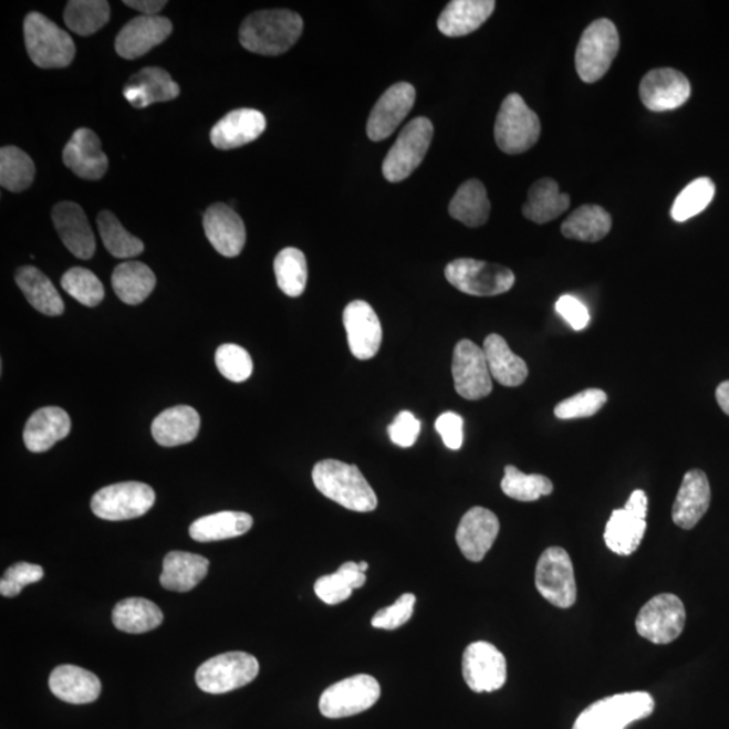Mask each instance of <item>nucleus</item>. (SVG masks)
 Masks as SVG:
<instances>
[{
    "instance_id": "obj_1",
    "label": "nucleus",
    "mask_w": 729,
    "mask_h": 729,
    "mask_svg": "<svg viewBox=\"0 0 729 729\" xmlns=\"http://www.w3.org/2000/svg\"><path fill=\"white\" fill-rule=\"evenodd\" d=\"M303 33L302 17L291 10L253 12L240 29L241 45L262 56H279L296 44Z\"/></svg>"
},
{
    "instance_id": "obj_2",
    "label": "nucleus",
    "mask_w": 729,
    "mask_h": 729,
    "mask_svg": "<svg viewBox=\"0 0 729 729\" xmlns=\"http://www.w3.org/2000/svg\"><path fill=\"white\" fill-rule=\"evenodd\" d=\"M312 481L323 496L354 512H372L378 504L375 490L355 465L324 459L312 470Z\"/></svg>"
},
{
    "instance_id": "obj_3",
    "label": "nucleus",
    "mask_w": 729,
    "mask_h": 729,
    "mask_svg": "<svg viewBox=\"0 0 729 729\" xmlns=\"http://www.w3.org/2000/svg\"><path fill=\"white\" fill-rule=\"evenodd\" d=\"M24 45L40 69H65L75 59V42L65 30L40 12H30L23 23Z\"/></svg>"
},
{
    "instance_id": "obj_4",
    "label": "nucleus",
    "mask_w": 729,
    "mask_h": 729,
    "mask_svg": "<svg viewBox=\"0 0 729 729\" xmlns=\"http://www.w3.org/2000/svg\"><path fill=\"white\" fill-rule=\"evenodd\" d=\"M655 707L646 691L605 697L582 710L573 729H626L634 721L648 718Z\"/></svg>"
},
{
    "instance_id": "obj_5",
    "label": "nucleus",
    "mask_w": 729,
    "mask_h": 729,
    "mask_svg": "<svg viewBox=\"0 0 729 729\" xmlns=\"http://www.w3.org/2000/svg\"><path fill=\"white\" fill-rule=\"evenodd\" d=\"M621 48V39L615 23L605 20L594 21L582 33L575 52V70L582 82L596 83L610 71Z\"/></svg>"
},
{
    "instance_id": "obj_6",
    "label": "nucleus",
    "mask_w": 729,
    "mask_h": 729,
    "mask_svg": "<svg viewBox=\"0 0 729 729\" xmlns=\"http://www.w3.org/2000/svg\"><path fill=\"white\" fill-rule=\"evenodd\" d=\"M541 137V121L518 94L508 95L502 102L494 125V139L507 155H520L530 150Z\"/></svg>"
},
{
    "instance_id": "obj_7",
    "label": "nucleus",
    "mask_w": 729,
    "mask_h": 729,
    "mask_svg": "<svg viewBox=\"0 0 729 729\" xmlns=\"http://www.w3.org/2000/svg\"><path fill=\"white\" fill-rule=\"evenodd\" d=\"M445 275L458 291L479 298L502 295L511 290L517 280L511 269L473 259L450 262Z\"/></svg>"
},
{
    "instance_id": "obj_8",
    "label": "nucleus",
    "mask_w": 729,
    "mask_h": 729,
    "mask_svg": "<svg viewBox=\"0 0 729 729\" xmlns=\"http://www.w3.org/2000/svg\"><path fill=\"white\" fill-rule=\"evenodd\" d=\"M259 671L260 664L253 655L232 652L206 660L195 678L206 694L223 695L243 688L259 676Z\"/></svg>"
},
{
    "instance_id": "obj_9",
    "label": "nucleus",
    "mask_w": 729,
    "mask_h": 729,
    "mask_svg": "<svg viewBox=\"0 0 729 729\" xmlns=\"http://www.w3.org/2000/svg\"><path fill=\"white\" fill-rule=\"evenodd\" d=\"M434 126L426 116H419L403 128L399 138L388 152L383 164L385 179L400 183L414 174L430 149Z\"/></svg>"
},
{
    "instance_id": "obj_10",
    "label": "nucleus",
    "mask_w": 729,
    "mask_h": 729,
    "mask_svg": "<svg viewBox=\"0 0 729 729\" xmlns=\"http://www.w3.org/2000/svg\"><path fill=\"white\" fill-rule=\"evenodd\" d=\"M156 501V493L144 482L113 483L96 492L91 500V510L97 518L121 522L143 517Z\"/></svg>"
},
{
    "instance_id": "obj_11",
    "label": "nucleus",
    "mask_w": 729,
    "mask_h": 729,
    "mask_svg": "<svg viewBox=\"0 0 729 729\" xmlns=\"http://www.w3.org/2000/svg\"><path fill=\"white\" fill-rule=\"evenodd\" d=\"M382 688L375 677L367 674L342 679L323 691L321 714L329 719L351 718L365 712L378 701Z\"/></svg>"
},
{
    "instance_id": "obj_12",
    "label": "nucleus",
    "mask_w": 729,
    "mask_h": 729,
    "mask_svg": "<svg viewBox=\"0 0 729 729\" xmlns=\"http://www.w3.org/2000/svg\"><path fill=\"white\" fill-rule=\"evenodd\" d=\"M685 622L681 600L676 594L662 593L643 606L635 626L642 638L654 645H669L683 634Z\"/></svg>"
},
{
    "instance_id": "obj_13",
    "label": "nucleus",
    "mask_w": 729,
    "mask_h": 729,
    "mask_svg": "<svg viewBox=\"0 0 729 729\" xmlns=\"http://www.w3.org/2000/svg\"><path fill=\"white\" fill-rule=\"evenodd\" d=\"M535 585L550 604L570 608L577 600L573 562L566 550L550 548L538 561Z\"/></svg>"
},
{
    "instance_id": "obj_14",
    "label": "nucleus",
    "mask_w": 729,
    "mask_h": 729,
    "mask_svg": "<svg viewBox=\"0 0 729 729\" xmlns=\"http://www.w3.org/2000/svg\"><path fill=\"white\" fill-rule=\"evenodd\" d=\"M452 378L457 394L467 400H481L493 389L486 353L475 342L462 340L452 354Z\"/></svg>"
},
{
    "instance_id": "obj_15",
    "label": "nucleus",
    "mask_w": 729,
    "mask_h": 729,
    "mask_svg": "<svg viewBox=\"0 0 729 729\" xmlns=\"http://www.w3.org/2000/svg\"><path fill=\"white\" fill-rule=\"evenodd\" d=\"M462 674L476 694L499 690L507 683L506 657L488 642L471 643L464 653Z\"/></svg>"
},
{
    "instance_id": "obj_16",
    "label": "nucleus",
    "mask_w": 729,
    "mask_h": 729,
    "mask_svg": "<svg viewBox=\"0 0 729 729\" xmlns=\"http://www.w3.org/2000/svg\"><path fill=\"white\" fill-rule=\"evenodd\" d=\"M639 95L649 112L665 113L684 106L689 101L691 87L684 73L659 69L649 71L642 79Z\"/></svg>"
},
{
    "instance_id": "obj_17",
    "label": "nucleus",
    "mask_w": 729,
    "mask_h": 729,
    "mask_svg": "<svg viewBox=\"0 0 729 729\" xmlns=\"http://www.w3.org/2000/svg\"><path fill=\"white\" fill-rule=\"evenodd\" d=\"M348 347L355 358L371 360L383 342V329L375 310L364 300H354L343 311Z\"/></svg>"
},
{
    "instance_id": "obj_18",
    "label": "nucleus",
    "mask_w": 729,
    "mask_h": 729,
    "mask_svg": "<svg viewBox=\"0 0 729 729\" xmlns=\"http://www.w3.org/2000/svg\"><path fill=\"white\" fill-rule=\"evenodd\" d=\"M416 91L413 84L397 83L384 92L367 119V137L383 140L392 136L414 107Z\"/></svg>"
},
{
    "instance_id": "obj_19",
    "label": "nucleus",
    "mask_w": 729,
    "mask_h": 729,
    "mask_svg": "<svg viewBox=\"0 0 729 729\" xmlns=\"http://www.w3.org/2000/svg\"><path fill=\"white\" fill-rule=\"evenodd\" d=\"M174 30L165 17L140 15L122 28L115 40V51L121 58L136 60L160 45Z\"/></svg>"
},
{
    "instance_id": "obj_20",
    "label": "nucleus",
    "mask_w": 729,
    "mask_h": 729,
    "mask_svg": "<svg viewBox=\"0 0 729 729\" xmlns=\"http://www.w3.org/2000/svg\"><path fill=\"white\" fill-rule=\"evenodd\" d=\"M499 531L498 517L487 508L475 507L459 522L456 541L465 559L480 562L493 546Z\"/></svg>"
},
{
    "instance_id": "obj_21",
    "label": "nucleus",
    "mask_w": 729,
    "mask_h": 729,
    "mask_svg": "<svg viewBox=\"0 0 729 729\" xmlns=\"http://www.w3.org/2000/svg\"><path fill=\"white\" fill-rule=\"evenodd\" d=\"M204 228L207 240L214 249L225 257H237L247 243V229L243 220L231 208L225 204L208 207L204 218Z\"/></svg>"
},
{
    "instance_id": "obj_22",
    "label": "nucleus",
    "mask_w": 729,
    "mask_h": 729,
    "mask_svg": "<svg viewBox=\"0 0 729 729\" xmlns=\"http://www.w3.org/2000/svg\"><path fill=\"white\" fill-rule=\"evenodd\" d=\"M54 228L65 248L77 259L90 260L95 254L96 241L83 208L73 201H61L52 211Z\"/></svg>"
},
{
    "instance_id": "obj_23",
    "label": "nucleus",
    "mask_w": 729,
    "mask_h": 729,
    "mask_svg": "<svg viewBox=\"0 0 729 729\" xmlns=\"http://www.w3.org/2000/svg\"><path fill=\"white\" fill-rule=\"evenodd\" d=\"M63 162L66 168L85 180H100L108 168L100 137L90 128H79L65 145Z\"/></svg>"
},
{
    "instance_id": "obj_24",
    "label": "nucleus",
    "mask_w": 729,
    "mask_h": 729,
    "mask_svg": "<svg viewBox=\"0 0 729 729\" xmlns=\"http://www.w3.org/2000/svg\"><path fill=\"white\" fill-rule=\"evenodd\" d=\"M267 128V118L251 108L235 110L212 127L210 139L220 150L241 148L253 143Z\"/></svg>"
},
{
    "instance_id": "obj_25",
    "label": "nucleus",
    "mask_w": 729,
    "mask_h": 729,
    "mask_svg": "<svg viewBox=\"0 0 729 729\" xmlns=\"http://www.w3.org/2000/svg\"><path fill=\"white\" fill-rule=\"evenodd\" d=\"M710 504V486L702 470H690L685 475L681 488L673 506V522L684 530L695 529Z\"/></svg>"
},
{
    "instance_id": "obj_26",
    "label": "nucleus",
    "mask_w": 729,
    "mask_h": 729,
    "mask_svg": "<svg viewBox=\"0 0 729 729\" xmlns=\"http://www.w3.org/2000/svg\"><path fill=\"white\" fill-rule=\"evenodd\" d=\"M180 95V87L167 71L149 66L140 70L125 85L124 96L136 108H145L153 103L169 102Z\"/></svg>"
},
{
    "instance_id": "obj_27",
    "label": "nucleus",
    "mask_w": 729,
    "mask_h": 729,
    "mask_svg": "<svg viewBox=\"0 0 729 729\" xmlns=\"http://www.w3.org/2000/svg\"><path fill=\"white\" fill-rule=\"evenodd\" d=\"M72 421L70 415L60 407H44L30 416L23 430V442L32 452L52 449L59 440L69 437Z\"/></svg>"
},
{
    "instance_id": "obj_28",
    "label": "nucleus",
    "mask_w": 729,
    "mask_h": 729,
    "mask_svg": "<svg viewBox=\"0 0 729 729\" xmlns=\"http://www.w3.org/2000/svg\"><path fill=\"white\" fill-rule=\"evenodd\" d=\"M49 688L61 701L90 704L100 698L102 691L101 679L94 673L73 665L56 667L49 677Z\"/></svg>"
},
{
    "instance_id": "obj_29",
    "label": "nucleus",
    "mask_w": 729,
    "mask_h": 729,
    "mask_svg": "<svg viewBox=\"0 0 729 729\" xmlns=\"http://www.w3.org/2000/svg\"><path fill=\"white\" fill-rule=\"evenodd\" d=\"M493 0H452L438 18L439 32L464 37L479 30L493 14Z\"/></svg>"
},
{
    "instance_id": "obj_30",
    "label": "nucleus",
    "mask_w": 729,
    "mask_h": 729,
    "mask_svg": "<svg viewBox=\"0 0 729 729\" xmlns=\"http://www.w3.org/2000/svg\"><path fill=\"white\" fill-rule=\"evenodd\" d=\"M200 430L198 410L189 406L165 409L153 420L152 435L164 447H175L192 442Z\"/></svg>"
},
{
    "instance_id": "obj_31",
    "label": "nucleus",
    "mask_w": 729,
    "mask_h": 729,
    "mask_svg": "<svg viewBox=\"0 0 729 729\" xmlns=\"http://www.w3.org/2000/svg\"><path fill=\"white\" fill-rule=\"evenodd\" d=\"M210 567L205 556L186 553V551H170L164 559L162 585L171 592H189L206 579Z\"/></svg>"
},
{
    "instance_id": "obj_32",
    "label": "nucleus",
    "mask_w": 729,
    "mask_h": 729,
    "mask_svg": "<svg viewBox=\"0 0 729 729\" xmlns=\"http://www.w3.org/2000/svg\"><path fill=\"white\" fill-rule=\"evenodd\" d=\"M482 351L486 353L490 376L500 385L513 388L525 382L529 376V367L524 360L511 351L502 336L488 335Z\"/></svg>"
},
{
    "instance_id": "obj_33",
    "label": "nucleus",
    "mask_w": 729,
    "mask_h": 729,
    "mask_svg": "<svg viewBox=\"0 0 729 729\" xmlns=\"http://www.w3.org/2000/svg\"><path fill=\"white\" fill-rule=\"evenodd\" d=\"M569 207L570 196L560 191L559 183L546 177L532 184L523 216L531 222L544 225L559 218Z\"/></svg>"
},
{
    "instance_id": "obj_34",
    "label": "nucleus",
    "mask_w": 729,
    "mask_h": 729,
    "mask_svg": "<svg viewBox=\"0 0 729 729\" xmlns=\"http://www.w3.org/2000/svg\"><path fill=\"white\" fill-rule=\"evenodd\" d=\"M251 527L253 518L249 513L223 511L196 520L189 525V535L196 542H217L247 534Z\"/></svg>"
},
{
    "instance_id": "obj_35",
    "label": "nucleus",
    "mask_w": 729,
    "mask_h": 729,
    "mask_svg": "<svg viewBox=\"0 0 729 729\" xmlns=\"http://www.w3.org/2000/svg\"><path fill=\"white\" fill-rule=\"evenodd\" d=\"M18 287L37 311L48 316H59L64 312V302L56 287L44 273L34 267H22L15 274Z\"/></svg>"
},
{
    "instance_id": "obj_36",
    "label": "nucleus",
    "mask_w": 729,
    "mask_h": 729,
    "mask_svg": "<svg viewBox=\"0 0 729 729\" xmlns=\"http://www.w3.org/2000/svg\"><path fill=\"white\" fill-rule=\"evenodd\" d=\"M157 280L148 265L138 261L121 263L115 268L112 284L116 296L128 305L145 302L155 290Z\"/></svg>"
},
{
    "instance_id": "obj_37",
    "label": "nucleus",
    "mask_w": 729,
    "mask_h": 729,
    "mask_svg": "<svg viewBox=\"0 0 729 729\" xmlns=\"http://www.w3.org/2000/svg\"><path fill=\"white\" fill-rule=\"evenodd\" d=\"M646 530V519L635 517L626 508L615 510L605 527L606 546L617 555H631L641 546Z\"/></svg>"
},
{
    "instance_id": "obj_38",
    "label": "nucleus",
    "mask_w": 729,
    "mask_h": 729,
    "mask_svg": "<svg viewBox=\"0 0 729 729\" xmlns=\"http://www.w3.org/2000/svg\"><path fill=\"white\" fill-rule=\"evenodd\" d=\"M450 216L468 228L486 225L490 214L487 188L480 180L470 179L457 189L449 206Z\"/></svg>"
},
{
    "instance_id": "obj_39",
    "label": "nucleus",
    "mask_w": 729,
    "mask_h": 729,
    "mask_svg": "<svg viewBox=\"0 0 729 729\" xmlns=\"http://www.w3.org/2000/svg\"><path fill=\"white\" fill-rule=\"evenodd\" d=\"M164 615L160 608L149 600L132 597L122 600L113 611L115 628L127 634L149 633L162 626Z\"/></svg>"
},
{
    "instance_id": "obj_40",
    "label": "nucleus",
    "mask_w": 729,
    "mask_h": 729,
    "mask_svg": "<svg viewBox=\"0 0 729 729\" xmlns=\"http://www.w3.org/2000/svg\"><path fill=\"white\" fill-rule=\"evenodd\" d=\"M612 218L603 207L585 205L572 212L562 223V235L569 240L598 242L608 236Z\"/></svg>"
},
{
    "instance_id": "obj_41",
    "label": "nucleus",
    "mask_w": 729,
    "mask_h": 729,
    "mask_svg": "<svg viewBox=\"0 0 729 729\" xmlns=\"http://www.w3.org/2000/svg\"><path fill=\"white\" fill-rule=\"evenodd\" d=\"M274 274L280 290L287 296H302L309 279L308 260L303 251L296 248L281 250L274 260Z\"/></svg>"
},
{
    "instance_id": "obj_42",
    "label": "nucleus",
    "mask_w": 729,
    "mask_h": 729,
    "mask_svg": "<svg viewBox=\"0 0 729 729\" xmlns=\"http://www.w3.org/2000/svg\"><path fill=\"white\" fill-rule=\"evenodd\" d=\"M110 20V4L106 0H72L66 4L64 22L73 33L88 37Z\"/></svg>"
},
{
    "instance_id": "obj_43",
    "label": "nucleus",
    "mask_w": 729,
    "mask_h": 729,
    "mask_svg": "<svg viewBox=\"0 0 729 729\" xmlns=\"http://www.w3.org/2000/svg\"><path fill=\"white\" fill-rule=\"evenodd\" d=\"M35 167L32 158L17 146L0 149V184L10 192H22L32 186Z\"/></svg>"
},
{
    "instance_id": "obj_44",
    "label": "nucleus",
    "mask_w": 729,
    "mask_h": 729,
    "mask_svg": "<svg viewBox=\"0 0 729 729\" xmlns=\"http://www.w3.org/2000/svg\"><path fill=\"white\" fill-rule=\"evenodd\" d=\"M97 229L104 247L115 259H132L145 249L144 242L131 235L113 212L104 210L97 216Z\"/></svg>"
},
{
    "instance_id": "obj_45",
    "label": "nucleus",
    "mask_w": 729,
    "mask_h": 729,
    "mask_svg": "<svg viewBox=\"0 0 729 729\" xmlns=\"http://www.w3.org/2000/svg\"><path fill=\"white\" fill-rule=\"evenodd\" d=\"M501 489L508 498L518 501H537L542 496L553 493V482L548 477L541 475H524L513 465H508L504 469V479L501 481Z\"/></svg>"
},
{
    "instance_id": "obj_46",
    "label": "nucleus",
    "mask_w": 729,
    "mask_h": 729,
    "mask_svg": "<svg viewBox=\"0 0 729 729\" xmlns=\"http://www.w3.org/2000/svg\"><path fill=\"white\" fill-rule=\"evenodd\" d=\"M715 192V183L709 177H698L677 196L671 207V218L681 223L698 216L714 200Z\"/></svg>"
},
{
    "instance_id": "obj_47",
    "label": "nucleus",
    "mask_w": 729,
    "mask_h": 729,
    "mask_svg": "<svg viewBox=\"0 0 729 729\" xmlns=\"http://www.w3.org/2000/svg\"><path fill=\"white\" fill-rule=\"evenodd\" d=\"M61 287L85 308H96L104 299V288L101 280L85 268L70 269L61 279Z\"/></svg>"
},
{
    "instance_id": "obj_48",
    "label": "nucleus",
    "mask_w": 729,
    "mask_h": 729,
    "mask_svg": "<svg viewBox=\"0 0 729 729\" xmlns=\"http://www.w3.org/2000/svg\"><path fill=\"white\" fill-rule=\"evenodd\" d=\"M608 400L603 389L591 388L556 404L554 415L562 420L591 418Z\"/></svg>"
},
{
    "instance_id": "obj_49",
    "label": "nucleus",
    "mask_w": 729,
    "mask_h": 729,
    "mask_svg": "<svg viewBox=\"0 0 729 729\" xmlns=\"http://www.w3.org/2000/svg\"><path fill=\"white\" fill-rule=\"evenodd\" d=\"M216 364L220 375L232 383L247 382L253 373V360L250 354L235 343H226L218 347Z\"/></svg>"
},
{
    "instance_id": "obj_50",
    "label": "nucleus",
    "mask_w": 729,
    "mask_h": 729,
    "mask_svg": "<svg viewBox=\"0 0 729 729\" xmlns=\"http://www.w3.org/2000/svg\"><path fill=\"white\" fill-rule=\"evenodd\" d=\"M44 577V569L33 563L18 562L12 565L0 581V593L4 597H17L24 586L35 584Z\"/></svg>"
},
{
    "instance_id": "obj_51",
    "label": "nucleus",
    "mask_w": 729,
    "mask_h": 729,
    "mask_svg": "<svg viewBox=\"0 0 729 729\" xmlns=\"http://www.w3.org/2000/svg\"><path fill=\"white\" fill-rule=\"evenodd\" d=\"M416 597L413 593H404L395 604L379 610L372 618V626L379 629H396L413 617Z\"/></svg>"
},
{
    "instance_id": "obj_52",
    "label": "nucleus",
    "mask_w": 729,
    "mask_h": 729,
    "mask_svg": "<svg viewBox=\"0 0 729 729\" xmlns=\"http://www.w3.org/2000/svg\"><path fill=\"white\" fill-rule=\"evenodd\" d=\"M353 591L355 590L352 582L340 570H336L334 574L323 575L315 582L316 596L329 605L346 602Z\"/></svg>"
},
{
    "instance_id": "obj_53",
    "label": "nucleus",
    "mask_w": 729,
    "mask_h": 729,
    "mask_svg": "<svg viewBox=\"0 0 729 729\" xmlns=\"http://www.w3.org/2000/svg\"><path fill=\"white\" fill-rule=\"evenodd\" d=\"M420 434V421L409 410L397 414L394 423L388 426V435L395 445L407 449L413 447Z\"/></svg>"
},
{
    "instance_id": "obj_54",
    "label": "nucleus",
    "mask_w": 729,
    "mask_h": 729,
    "mask_svg": "<svg viewBox=\"0 0 729 729\" xmlns=\"http://www.w3.org/2000/svg\"><path fill=\"white\" fill-rule=\"evenodd\" d=\"M447 449L459 450L464 445V419L456 413H445L435 421Z\"/></svg>"
},
{
    "instance_id": "obj_55",
    "label": "nucleus",
    "mask_w": 729,
    "mask_h": 729,
    "mask_svg": "<svg viewBox=\"0 0 729 729\" xmlns=\"http://www.w3.org/2000/svg\"><path fill=\"white\" fill-rule=\"evenodd\" d=\"M555 310L575 331L584 330L591 321L590 311L577 298L565 295L560 298Z\"/></svg>"
},
{
    "instance_id": "obj_56",
    "label": "nucleus",
    "mask_w": 729,
    "mask_h": 729,
    "mask_svg": "<svg viewBox=\"0 0 729 729\" xmlns=\"http://www.w3.org/2000/svg\"><path fill=\"white\" fill-rule=\"evenodd\" d=\"M624 508H626L628 512L634 513L635 517L646 519L648 511L647 494L641 489L634 490Z\"/></svg>"
},
{
    "instance_id": "obj_57",
    "label": "nucleus",
    "mask_w": 729,
    "mask_h": 729,
    "mask_svg": "<svg viewBox=\"0 0 729 729\" xmlns=\"http://www.w3.org/2000/svg\"><path fill=\"white\" fill-rule=\"evenodd\" d=\"M124 3L148 17L157 15L167 6L165 0H126Z\"/></svg>"
},
{
    "instance_id": "obj_58",
    "label": "nucleus",
    "mask_w": 729,
    "mask_h": 729,
    "mask_svg": "<svg viewBox=\"0 0 729 729\" xmlns=\"http://www.w3.org/2000/svg\"><path fill=\"white\" fill-rule=\"evenodd\" d=\"M341 573L345 574L347 580L352 582L354 590H360L363 587L366 582L365 573L361 572L358 563L353 561L343 563L339 569Z\"/></svg>"
},
{
    "instance_id": "obj_59",
    "label": "nucleus",
    "mask_w": 729,
    "mask_h": 729,
    "mask_svg": "<svg viewBox=\"0 0 729 729\" xmlns=\"http://www.w3.org/2000/svg\"><path fill=\"white\" fill-rule=\"evenodd\" d=\"M716 400H718L722 413L729 416V382L721 383L716 389Z\"/></svg>"
},
{
    "instance_id": "obj_60",
    "label": "nucleus",
    "mask_w": 729,
    "mask_h": 729,
    "mask_svg": "<svg viewBox=\"0 0 729 729\" xmlns=\"http://www.w3.org/2000/svg\"><path fill=\"white\" fill-rule=\"evenodd\" d=\"M358 567H360L361 572L365 573L367 567H369V565H367L366 562H360Z\"/></svg>"
}]
</instances>
